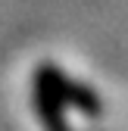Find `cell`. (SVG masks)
<instances>
[{"label":"cell","mask_w":128,"mask_h":131,"mask_svg":"<svg viewBox=\"0 0 128 131\" xmlns=\"http://www.w3.org/2000/svg\"><path fill=\"white\" fill-rule=\"evenodd\" d=\"M31 106L44 131H72L69 125V106L62 103L56 88V66L41 62L31 78Z\"/></svg>","instance_id":"6da1fadb"},{"label":"cell","mask_w":128,"mask_h":131,"mask_svg":"<svg viewBox=\"0 0 128 131\" xmlns=\"http://www.w3.org/2000/svg\"><path fill=\"white\" fill-rule=\"evenodd\" d=\"M56 88H59V97H62V103H66L69 109L81 112V116H88V119H100L103 116V97L91 84L66 75L59 66H56Z\"/></svg>","instance_id":"7a4b0ae2"}]
</instances>
